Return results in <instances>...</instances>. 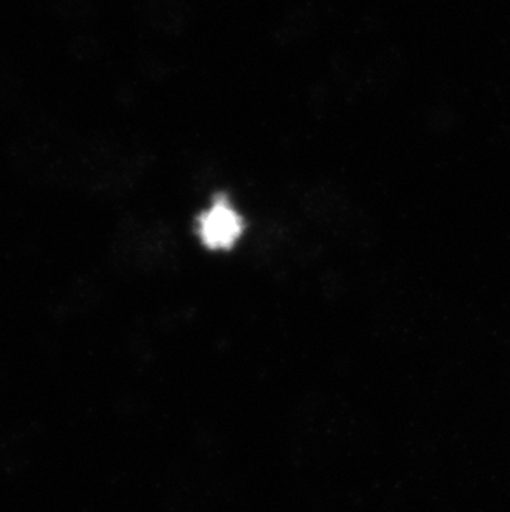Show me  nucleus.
Wrapping results in <instances>:
<instances>
[{"mask_svg":"<svg viewBox=\"0 0 510 512\" xmlns=\"http://www.w3.org/2000/svg\"><path fill=\"white\" fill-rule=\"evenodd\" d=\"M198 232L204 246L212 251H227L242 236L244 219L227 199L219 198L199 216Z\"/></svg>","mask_w":510,"mask_h":512,"instance_id":"f257e3e1","label":"nucleus"},{"mask_svg":"<svg viewBox=\"0 0 510 512\" xmlns=\"http://www.w3.org/2000/svg\"><path fill=\"white\" fill-rule=\"evenodd\" d=\"M305 211L313 219L322 221L332 226H342L350 228V204L347 198L340 191L332 186H322V188L313 189L312 193L307 194L305 198Z\"/></svg>","mask_w":510,"mask_h":512,"instance_id":"f03ea898","label":"nucleus"}]
</instances>
